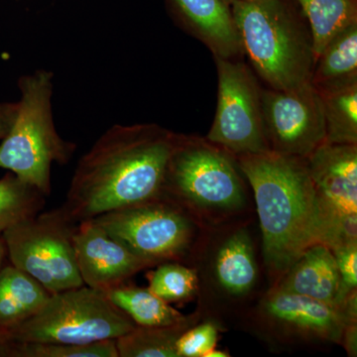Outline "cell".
I'll return each mask as SVG.
<instances>
[{"mask_svg": "<svg viewBox=\"0 0 357 357\" xmlns=\"http://www.w3.org/2000/svg\"><path fill=\"white\" fill-rule=\"evenodd\" d=\"M230 9L243 55L270 89L310 82L314 63L311 34L284 0H236Z\"/></svg>", "mask_w": 357, "mask_h": 357, "instance_id": "cell-3", "label": "cell"}, {"mask_svg": "<svg viewBox=\"0 0 357 357\" xmlns=\"http://www.w3.org/2000/svg\"><path fill=\"white\" fill-rule=\"evenodd\" d=\"M340 277L342 297L356 291L357 287V243L345 244L333 249Z\"/></svg>", "mask_w": 357, "mask_h": 357, "instance_id": "cell-27", "label": "cell"}, {"mask_svg": "<svg viewBox=\"0 0 357 357\" xmlns=\"http://www.w3.org/2000/svg\"><path fill=\"white\" fill-rule=\"evenodd\" d=\"M7 255L6 245V243H4L3 237H2V234H0V270L3 268V262L4 259H6V256Z\"/></svg>", "mask_w": 357, "mask_h": 357, "instance_id": "cell-31", "label": "cell"}, {"mask_svg": "<svg viewBox=\"0 0 357 357\" xmlns=\"http://www.w3.org/2000/svg\"><path fill=\"white\" fill-rule=\"evenodd\" d=\"M46 196L13 173L0 178V234L43 210Z\"/></svg>", "mask_w": 357, "mask_h": 357, "instance_id": "cell-23", "label": "cell"}, {"mask_svg": "<svg viewBox=\"0 0 357 357\" xmlns=\"http://www.w3.org/2000/svg\"><path fill=\"white\" fill-rule=\"evenodd\" d=\"M331 250L357 243V145L325 142L306 159Z\"/></svg>", "mask_w": 357, "mask_h": 357, "instance_id": "cell-11", "label": "cell"}, {"mask_svg": "<svg viewBox=\"0 0 357 357\" xmlns=\"http://www.w3.org/2000/svg\"><path fill=\"white\" fill-rule=\"evenodd\" d=\"M105 294L107 299L126 312L137 326L154 328L177 325L189 317L160 299L148 288L123 283Z\"/></svg>", "mask_w": 357, "mask_h": 357, "instance_id": "cell-19", "label": "cell"}, {"mask_svg": "<svg viewBox=\"0 0 357 357\" xmlns=\"http://www.w3.org/2000/svg\"><path fill=\"white\" fill-rule=\"evenodd\" d=\"M347 354L351 357L357 356V321L349 323L344 326L342 333V344Z\"/></svg>", "mask_w": 357, "mask_h": 357, "instance_id": "cell-29", "label": "cell"}, {"mask_svg": "<svg viewBox=\"0 0 357 357\" xmlns=\"http://www.w3.org/2000/svg\"><path fill=\"white\" fill-rule=\"evenodd\" d=\"M136 326L105 293L84 285L50 294L38 312L7 332L6 337L13 347L82 344L117 340Z\"/></svg>", "mask_w": 357, "mask_h": 357, "instance_id": "cell-6", "label": "cell"}, {"mask_svg": "<svg viewBox=\"0 0 357 357\" xmlns=\"http://www.w3.org/2000/svg\"><path fill=\"white\" fill-rule=\"evenodd\" d=\"M76 227L59 208L16 223L1 234L11 264L54 294L84 286L75 255Z\"/></svg>", "mask_w": 357, "mask_h": 357, "instance_id": "cell-7", "label": "cell"}, {"mask_svg": "<svg viewBox=\"0 0 357 357\" xmlns=\"http://www.w3.org/2000/svg\"><path fill=\"white\" fill-rule=\"evenodd\" d=\"M245 189L236 160L225 149L197 136L178 134L167 166L162 198L195 220L220 222L241 213Z\"/></svg>", "mask_w": 357, "mask_h": 357, "instance_id": "cell-4", "label": "cell"}, {"mask_svg": "<svg viewBox=\"0 0 357 357\" xmlns=\"http://www.w3.org/2000/svg\"><path fill=\"white\" fill-rule=\"evenodd\" d=\"M188 31L203 42L215 58L243 55L230 6L225 0H170Z\"/></svg>", "mask_w": 357, "mask_h": 357, "instance_id": "cell-15", "label": "cell"}, {"mask_svg": "<svg viewBox=\"0 0 357 357\" xmlns=\"http://www.w3.org/2000/svg\"><path fill=\"white\" fill-rule=\"evenodd\" d=\"M13 357H119L116 340L89 344H20Z\"/></svg>", "mask_w": 357, "mask_h": 357, "instance_id": "cell-25", "label": "cell"}, {"mask_svg": "<svg viewBox=\"0 0 357 357\" xmlns=\"http://www.w3.org/2000/svg\"><path fill=\"white\" fill-rule=\"evenodd\" d=\"M199 314H190L183 323L166 326H136L131 332L117 338L119 357H177L176 342L180 335L195 324Z\"/></svg>", "mask_w": 357, "mask_h": 357, "instance_id": "cell-22", "label": "cell"}, {"mask_svg": "<svg viewBox=\"0 0 357 357\" xmlns=\"http://www.w3.org/2000/svg\"><path fill=\"white\" fill-rule=\"evenodd\" d=\"M54 74L36 70L18 79L20 100L13 128L0 143V168L50 196L54 163L65 165L76 151L61 137L53 117Z\"/></svg>", "mask_w": 357, "mask_h": 357, "instance_id": "cell-5", "label": "cell"}, {"mask_svg": "<svg viewBox=\"0 0 357 357\" xmlns=\"http://www.w3.org/2000/svg\"><path fill=\"white\" fill-rule=\"evenodd\" d=\"M17 109V102H0V140L3 139L13 128Z\"/></svg>", "mask_w": 357, "mask_h": 357, "instance_id": "cell-28", "label": "cell"}, {"mask_svg": "<svg viewBox=\"0 0 357 357\" xmlns=\"http://www.w3.org/2000/svg\"><path fill=\"white\" fill-rule=\"evenodd\" d=\"M297 1L309 24L314 61L333 37L357 23V0Z\"/></svg>", "mask_w": 357, "mask_h": 357, "instance_id": "cell-21", "label": "cell"}, {"mask_svg": "<svg viewBox=\"0 0 357 357\" xmlns=\"http://www.w3.org/2000/svg\"><path fill=\"white\" fill-rule=\"evenodd\" d=\"M215 60L218 81L217 112L206 139L234 157L268 151L261 89L255 74L238 59Z\"/></svg>", "mask_w": 357, "mask_h": 357, "instance_id": "cell-9", "label": "cell"}, {"mask_svg": "<svg viewBox=\"0 0 357 357\" xmlns=\"http://www.w3.org/2000/svg\"><path fill=\"white\" fill-rule=\"evenodd\" d=\"M229 354L227 351H220V349H211L210 351L206 352L204 357H227Z\"/></svg>", "mask_w": 357, "mask_h": 357, "instance_id": "cell-32", "label": "cell"}, {"mask_svg": "<svg viewBox=\"0 0 357 357\" xmlns=\"http://www.w3.org/2000/svg\"><path fill=\"white\" fill-rule=\"evenodd\" d=\"M74 248L84 285L103 293L126 283L138 272L155 267L154 263L136 255L93 220L77 225Z\"/></svg>", "mask_w": 357, "mask_h": 357, "instance_id": "cell-13", "label": "cell"}, {"mask_svg": "<svg viewBox=\"0 0 357 357\" xmlns=\"http://www.w3.org/2000/svg\"><path fill=\"white\" fill-rule=\"evenodd\" d=\"M255 319L281 342L340 344L344 326L357 321L356 291L335 307L272 286L258 302Z\"/></svg>", "mask_w": 357, "mask_h": 357, "instance_id": "cell-10", "label": "cell"}, {"mask_svg": "<svg viewBox=\"0 0 357 357\" xmlns=\"http://www.w3.org/2000/svg\"><path fill=\"white\" fill-rule=\"evenodd\" d=\"M225 1H227V3H229L230 6V4H231L232 2L236 1V0H225Z\"/></svg>", "mask_w": 357, "mask_h": 357, "instance_id": "cell-33", "label": "cell"}, {"mask_svg": "<svg viewBox=\"0 0 357 357\" xmlns=\"http://www.w3.org/2000/svg\"><path fill=\"white\" fill-rule=\"evenodd\" d=\"M13 347L7 340L6 335L0 333V357H13Z\"/></svg>", "mask_w": 357, "mask_h": 357, "instance_id": "cell-30", "label": "cell"}, {"mask_svg": "<svg viewBox=\"0 0 357 357\" xmlns=\"http://www.w3.org/2000/svg\"><path fill=\"white\" fill-rule=\"evenodd\" d=\"M273 286L331 306L340 307L345 300L335 256L321 243L307 248Z\"/></svg>", "mask_w": 357, "mask_h": 357, "instance_id": "cell-16", "label": "cell"}, {"mask_svg": "<svg viewBox=\"0 0 357 357\" xmlns=\"http://www.w3.org/2000/svg\"><path fill=\"white\" fill-rule=\"evenodd\" d=\"M215 243L206 266L211 287L225 299L248 297L259 280V266L248 227L227 229Z\"/></svg>", "mask_w": 357, "mask_h": 357, "instance_id": "cell-14", "label": "cell"}, {"mask_svg": "<svg viewBox=\"0 0 357 357\" xmlns=\"http://www.w3.org/2000/svg\"><path fill=\"white\" fill-rule=\"evenodd\" d=\"M220 326L215 321L197 323L185 330L176 342L177 357H204L217 347Z\"/></svg>", "mask_w": 357, "mask_h": 357, "instance_id": "cell-26", "label": "cell"}, {"mask_svg": "<svg viewBox=\"0 0 357 357\" xmlns=\"http://www.w3.org/2000/svg\"><path fill=\"white\" fill-rule=\"evenodd\" d=\"M317 91L323 105L326 142L357 145V79Z\"/></svg>", "mask_w": 357, "mask_h": 357, "instance_id": "cell-20", "label": "cell"}, {"mask_svg": "<svg viewBox=\"0 0 357 357\" xmlns=\"http://www.w3.org/2000/svg\"><path fill=\"white\" fill-rule=\"evenodd\" d=\"M49 296L50 293L30 275L13 264L3 266L0 270V333L6 335L29 319Z\"/></svg>", "mask_w": 357, "mask_h": 357, "instance_id": "cell-17", "label": "cell"}, {"mask_svg": "<svg viewBox=\"0 0 357 357\" xmlns=\"http://www.w3.org/2000/svg\"><path fill=\"white\" fill-rule=\"evenodd\" d=\"M252 188L263 258L273 285L307 248L330 245V230L306 160L268 151L234 157Z\"/></svg>", "mask_w": 357, "mask_h": 357, "instance_id": "cell-2", "label": "cell"}, {"mask_svg": "<svg viewBox=\"0 0 357 357\" xmlns=\"http://www.w3.org/2000/svg\"><path fill=\"white\" fill-rule=\"evenodd\" d=\"M357 79V23L333 37L314 61L311 84L317 89Z\"/></svg>", "mask_w": 357, "mask_h": 357, "instance_id": "cell-18", "label": "cell"}, {"mask_svg": "<svg viewBox=\"0 0 357 357\" xmlns=\"http://www.w3.org/2000/svg\"><path fill=\"white\" fill-rule=\"evenodd\" d=\"M146 278L148 289L169 304L192 300L199 290L198 269L178 261L157 265Z\"/></svg>", "mask_w": 357, "mask_h": 357, "instance_id": "cell-24", "label": "cell"}, {"mask_svg": "<svg viewBox=\"0 0 357 357\" xmlns=\"http://www.w3.org/2000/svg\"><path fill=\"white\" fill-rule=\"evenodd\" d=\"M178 138L155 123L112 126L77 162L61 210L79 225L161 199Z\"/></svg>", "mask_w": 357, "mask_h": 357, "instance_id": "cell-1", "label": "cell"}, {"mask_svg": "<svg viewBox=\"0 0 357 357\" xmlns=\"http://www.w3.org/2000/svg\"><path fill=\"white\" fill-rule=\"evenodd\" d=\"M263 124L271 151L306 159L326 142L323 105L311 84L261 91Z\"/></svg>", "mask_w": 357, "mask_h": 357, "instance_id": "cell-12", "label": "cell"}, {"mask_svg": "<svg viewBox=\"0 0 357 357\" xmlns=\"http://www.w3.org/2000/svg\"><path fill=\"white\" fill-rule=\"evenodd\" d=\"M93 220L155 266L184 260L195 250L199 229L188 211L164 198L110 211Z\"/></svg>", "mask_w": 357, "mask_h": 357, "instance_id": "cell-8", "label": "cell"}]
</instances>
